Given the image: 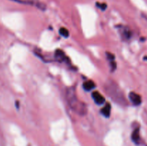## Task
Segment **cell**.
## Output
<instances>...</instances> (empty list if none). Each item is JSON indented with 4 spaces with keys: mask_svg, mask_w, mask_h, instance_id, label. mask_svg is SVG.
<instances>
[{
    "mask_svg": "<svg viewBox=\"0 0 147 146\" xmlns=\"http://www.w3.org/2000/svg\"><path fill=\"white\" fill-rule=\"evenodd\" d=\"M66 97H67L68 104L74 111L80 115L85 114L86 112V107L83 103L78 101L75 91L73 89H67Z\"/></svg>",
    "mask_w": 147,
    "mask_h": 146,
    "instance_id": "cell-1",
    "label": "cell"
},
{
    "mask_svg": "<svg viewBox=\"0 0 147 146\" xmlns=\"http://www.w3.org/2000/svg\"><path fill=\"white\" fill-rule=\"evenodd\" d=\"M107 92L111 95V97L119 103H123L125 102V100L123 97L121 90H119L115 84H107Z\"/></svg>",
    "mask_w": 147,
    "mask_h": 146,
    "instance_id": "cell-2",
    "label": "cell"
},
{
    "mask_svg": "<svg viewBox=\"0 0 147 146\" xmlns=\"http://www.w3.org/2000/svg\"><path fill=\"white\" fill-rule=\"evenodd\" d=\"M92 97H93V99L94 100L95 102H96V104H99V105L103 104V103L105 102V101H106L104 97H103L100 93H99L98 92H93V93H92Z\"/></svg>",
    "mask_w": 147,
    "mask_h": 146,
    "instance_id": "cell-3",
    "label": "cell"
},
{
    "mask_svg": "<svg viewBox=\"0 0 147 146\" xmlns=\"http://www.w3.org/2000/svg\"><path fill=\"white\" fill-rule=\"evenodd\" d=\"M129 99H130L131 102L133 103L134 105H139L142 103V97L140 95L135 92H130L129 94Z\"/></svg>",
    "mask_w": 147,
    "mask_h": 146,
    "instance_id": "cell-4",
    "label": "cell"
},
{
    "mask_svg": "<svg viewBox=\"0 0 147 146\" xmlns=\"http://www.w3.org/2000/svg\"><path fill=\"white\" fill-rule=\"evenodd\" d=\"M55 57L57 58V60L60 62H64L68 63L69 59L67 58V57L65 56V54H64L63 52H62L61 50H57L55 52Z\"/></svg>",
    "mask_w": 147,
    "mask_h": 146,
    "instance_id": "cell-5",
    "label": "cell"
},
{
    "mask_svg": "<svg viewBox=\"0 0 147 146\" xmlns=\"http://www.w3.org/2000/svg\"><path fill=\"white\" fill-rule=\"evenodd\" d=\"M131 140L136 144L139 145L140 143V135H139V129L136 128L134 131L132 133Z\"/></svg>",
    "mask_w": 147,
    "mask_h": 146,
    "instance_id": "cell-6",
    "label": "cell"
},
{
    "mask_svg": "<svg viewBox=\"0 0 147 146\" xmlns=\"http://www.w3.org/2000/svg\"><path fill=\"white\" fill-rule=\"evenodd\" d=\"M83 87L85 90L86 91H91L93 89L96 87V84L91 80H88V81L85 82L83 84Z\"/></svg>",
    "mask_w": 147,
    "mask_h": 146,
    "instance_id": "cell-7",
    "label": "cell"
},
{
    "mask_svg": "<svg viewBox=\"0 0 147 146\" xmlns=\"http://www.w3.org/2000/svg\"><path fill=\"white\" fill-rule=\"evenodd\" d=\"M14 1H17V2L22 3V4H32V5H37L39 8H41L40 3L37 1V0H14Z\"/></svg>",
    "mask_w": 147,
    "mask_h": 146,
    "instance_id": "cell-8",
    "label": "cell"
},
{
    "mask_svg": "<svg viewBox=\"0 0 147 146\" xmlns=\"http://www.w3.org/2000/svg\"><path fill=\"white\" fill-rule=\"evenodd\" d=\"M111 104L108 103V104H106V106H105V107L101 110V113L106 117H109L111 114Z\"/></svg>",
    "mask_w": 147,
    "mask_h": 146,
    "instance_id": "cell-9",
    "label": "cell"
},
{
    "mask_svg": "<svg viewBox=\"0 0 147 146\" xmlns=\"http://www.w3.org/2000/svg\"><path fill=\"white\" fill-rule=\"evenodd\" d=\"M59 32H60V35L63 36L65 38H67L69 37V31L65 27H61L59 30Z\"/></svg>",
    "mask_w": 147,
    "mask_h": 146,
    "instance_id": "cell-10",
    "label": "cell"
},
{
    "mask_svg": "<svg viewBox=\"0 0 147 146\" xmlns=\"http://www.w3.org/2000/svg\"><path fill=\"white\" fill-rule=\"evenodd\" d=\"M122 34H123V37L126 38V40H129L131 38V32L129 31L127 29H125L123 31H122Z\"/></svg>",
    "mask_w": 147,
    "mask_h": 146,
    "instance_id": "cell-11",
    "label": "cell"
},
{
    "mask_svg": "<svg viewBox=\"0 0 147 146\" xmlns=\"http://www.w3.org/2000/svg\"><path fill=\"white\" fill-rule=\"evenodd\" d=\"M96 6H98V7L102 10H105L106 9V7H107V5H106V4H99V3H96Z\"/></svg>",
    "mask_w": 147,
    "mask_h": 146,
    "instance_id": "cell-12",
    "label": "cell"
},
{
    "mask_svg": "<svg viewBox=\"0 0 147 146\" xmlns=\"http://www.w3.org/2000/svg\"><path fill=\"white\" fill-rule=\"evenodd\" d=\"M107 55H108V58H109V60H110V61H111V60H114L115 57H114V55H113V54H111V53H107Z\"/></svg>",
    "mask_w": 147,
    "mask_h": 146,
    "instance_id": "cell-13",
    "label": "cell"
}]
</instances>
